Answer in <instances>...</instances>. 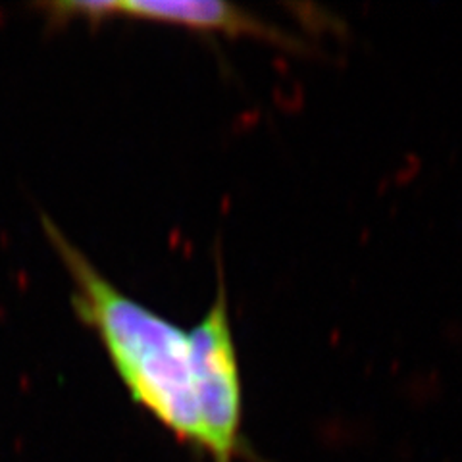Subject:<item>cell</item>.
Wrapping results in <instances>:
<instances>
[{
    "mask_svg": "<svg viewBox=\"0 0 462 462\" xmlns=\"http://www.w3.org/2000/svg\"><path fill=\"white\" fill-rule=\"evenodd\" d=\"M42 227L69 273L76 314L105 345L129 395L180 439L200 447L191 336L122 293L49 218Z\"/></svg>",
    "mask_w": 462,
    "mask_h": 462,
    "instance_id": "1",
    "label": "cell"
},
{
    "mask_svg": "<svg viewBox=\"0 0 462 462\" xmlns=\"http://www.w3.org/2000/svg\"><path fill=\"white\" fill-rule=\"evenodd\" d=\"M200 449L216 462H231L239 449L241 378L224 283L205 318L189 331Z\"/></svg>",
    "mask_w": 462,
    "mask_h": 462,
    "instance_id": "2",
    "label": "cell"
},
{
    "mask_svg": "<svg viewBox=\"0 0 462 462\" xmlns=\"http://www.w3.org/2000/svg\"><path fill=\"white\" fill-rule=\"evenodd\" d=\"M51 10V18H85V20H103V18H135L149 20L158 23L180 25L195 32L226 33L256 37L278 45L293 47L297 41L285 35L280 29L263 22L253 14L245 12L236 5L220 3V0H168V3H54L45 6Z\"/></svg>",
    "mask_w": 462,
    "mask_h": 462,
    "instance_id": "3",
    "label": "cell"
}]
</instances>
